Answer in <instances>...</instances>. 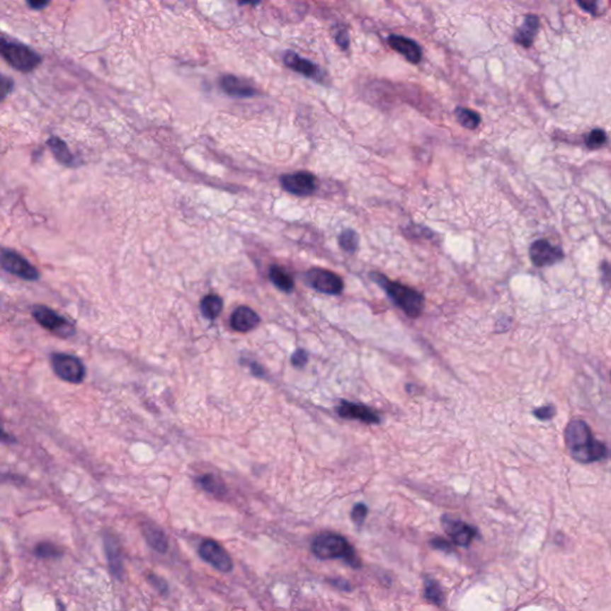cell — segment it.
I'll list each match as a JSON object with an SVG mask.
<instances>
[{
    "instance_id": "obj_1",
    "label": "cell",
    "mask_w": 611,
    "mask_h": 611,
    "mask_svg": "<svg viewBox=\"0 0 611 611\" xmlns=\"http://www.w3.org/2000/svg\"><path fill=\"white\" fill-rule=\"evenodd\" d=\"M565 443L571 456L578 462H597L609 455L607 447L593 437L590 426L581 419H573L566 426Z\"/></svg>"
},
{
    "instance_id": "obj_2",
    "label": "cell",
    "mask_w": 611,
    "mask_h": 611,
    "mask_svg": "<svg viewBox=\"0 0 611 611\" xmlns=\"http://www.w3.org/2000/svg\"><path fill=\"white\" fill-rule=\"evenodd\" d=\"M370 278H372V281L380 285L381 288L386 290L388 297H391V300L407 316H410L412 319L421 316L424 306H426V299L421 292L407 287V285H401L399 282L389 281L386 276L381 275L380 273H372Z\"/></svg>"
},
{
    "instance_id": "obj_3",
    "label": "cell",
    "mask_w": 611,
    "mask_h": 611,
    "mask_svg": "<svg viewBox=\"0 0 611 611\" xmlns=\"http://www.w3.org/2000/svg\"><path fill=\"white\" fill-rule=\"evenodd\" d=\"M312 552L321 560L343 559L353 567L360 566V559L353 547L346 537L334 532H321L316 536L312 543Z\"/></svg>"
},
{
    "instance_id": "obj_4",
    "label": "cell",
    "mask_w": 611,
    "mask_h": 611,
    "mask_svg": "<svg viewBox=\"0 0 611 611\" xmlns=\"http://www.w3.org/2000/svg\"><path fill=\"white\" fill-rule=\"evenodd\" d=\"M0 50L5 60L21 72H30L41 62V57L29 47L15 42H6L4 38L1 40Z\"/></svg>"
},
{
    "instance_id": "obj_5",
    "label": "cell",
    "mask_w": 611,
    "mask_h": 611,
    "mask_svg": "<svg viewBox=\"0 0 611 611\" xmlns=\"http://www.w3.org/2000/svg\"><path fill=\"white\" fill-rule=\"evenodd\" d=\"M33 315L41 326L60 338H69L76 333V329L72 323H69V320L46 306H35Z\"/></svg>"
},
{
    "instance_id": "obj_6",
    "label": "cell",
    "mask_w": 611,
    "mask_h": 611,
    "mask_svg": "<svg viewBox=\"0 0 611 611\" xmlns=\"http://www.w3.org/2000/svg\"><path fill=\"white\" fill-rule=\"evenodd\" d=\"M52 367L61 380L71 384H80L85 377V367L79 358L67 353H54Z\"/></svg>"
},
{
    "instance_id": "obj_7",
    "label": "cell",
    "mask_w": 611,
    "mask_h": 611,
    "mask_svg": "<svg viewBox=\"0 0 611 611\" xmlns=\"http://www.w3.org/2000/svg\"><path fill=\"white\" fill-rule=\"evenodd\" d=\"M306 281L316 292L329 294V295H339L344 289V283L338 275L321 268L308 270L306 273Z\"/></svg>"
},
{
    "instance_id": "obj_8",
    "label": "cell",
    "mask_w": 611,
    "mask_h": 611,
    "mask_svg": "<svg viewBox=\"0 0 611 611\" xmlns=\"http://www.w3.org/2000/svg\"><path fill=\"white\" fill-rule=\"evenodd\" d=\"M198 553L205 561L215 567L217 571L229 573L233 570V561L224 547L214 539H205L201 543Z\"/></svg>"
},
{
    "instance_id": "obj_9",
    "label": "cell",
    "mask_w": 611,
    "mask_h": 611,
    "mask_svg": "<svg viewBox=\"0 0 611 611\" xmlns=\"http://www.w3.org/2000/svg\"><path fill=\"white\" fill-rule=\"evenodd\" d=\"M281 185L287 193L297 196H309L314 194L318 188V183L314 175L309 172H295L283 175L281 178Z\"/></svg>"
},
{
    "instance_id": "obj_10",
    "label": "cell",
    "mask_w": 611,
    "mask_h": 611,
    "mask_svg": "<svg viewBox=\"0 0 611 611\" xmlns=\"http://www.w3.org/2000/svg\"><path fill=\"white\" fill-rule=\"evenodd\" d=\"M1 266L5 271L15 275L17 278H23L25 281H36L38 278V271L35 269V266L31 265L27 259L13 251L3 250Z\"/></svg>"
},
{
    "instance_id": "obj_11",
    "label": "cell",
    "mask_w": 611,
    "mask_h": 611,
    "mask_svg": "<svg viewBox=\"0 0 611 611\" xmlns=\"http://www.w3.org/2000/svg\"><path fill=\"white\" fill-rule=\"evenodd\" d=\"M532 262L539 268L553 265L564 258V252L560 247L552 245L549 241L541 239L532 244L529 251Z\"/></svg>"
},
{
    "instance_id": "obj_12",
    "label": "cell",
    "mask_w": 611,
    "mask_h": 611,
    "mask_svg": "<svg viewBox=\"0 0 611 611\" xmlns=\"http://www.w3.org/2000/svg\"><path fill=\"white\" fill-rule=\"evenodd\" d=\"M443 528L452 539V542L457 546H469L476 536V529L474 527L464 523L462 520H452L448 517L443 518Z\"/></svg>"
},
{
    "instance_id": "obj_13",
    "label": "cell",
    "mask_w": 611,
    "mask_h": 611,
    "mask_svg": "<svg viewBox=\"0 0 611 611\" xmlns=\"http://www.w3.org/2000/svg\"><path fill=\"white\" fill-rule=\"evenodd\" d=\"M337 412L342 418L363 421L367 424H377L380 421V418L375 411L365 406L363 404L351 403V401L343 400L341 401V405L337 407Z\"/></svg>"
},
{
    "instance_id": "obj_14",
    "label": "cell",
    "mask_w": 611,
    "mask_h": 611,
    "mask_svg": "<svg viewBox=\"0 0 611 611\" xmlns=\"http://www.w3.org/2000/svg\"><path fill=\"white\" fill-rule=\"evenodd\" d=\"M388 45L392 50L401 54L411 64H419L423 57V50L417 42L409 38L399 36V35H391L387 38Z\"/></svg>"
},
{
    "instance_id": "obj_15",
    "label": "cell",
    "mask_w": 611,
    "mask_h": 611,
    "mask_svg": "<svg viewBox=\"0 0 611 611\" xmlns=\"http://www.w3.org/2000/svg\"><path fill=\"white\" fill-rule=\"evenodd\" d=\"M231 327L238 332H249L258 326L261 323L259 315L253 309L246 306L236 308L231 315Z\"/></svg>"
},
{
    "instance_id": "obj_16",
    "label": "cell",
    "mask_w": 611,
    "mask_h": 611,
    "mask_svg": "<svg viewBox=\"0 0 611 611\" xmlns=\"http://www.w3.org/2000/svg\"><path fill=\"white\" fill-rule=\"evenodd\" d=\"M285 65L288 66L289 69L295 71V72L304 74L308 78H314V79H320V69L318 66L314 65L311 60H307L304 57H300L299 54L288 50L285 52L283 57Z\"/></svg>"
},
{
    "instance_id": "obj_17",
    "label": "cell",
    "mask_w": 611,
    "mask_h": 611,
    "mask_svg": "<svg viewBox=\"0 0 611 611\" xmlns=\"http://www.w3.org/2000/svg\"><path fill=\"white\" fill-rule=\"evenodd\" d=\"M221 88L227 95L236 98H249L256 95L255 88L246 80L236 76H224L220 80Z\"/></svg>"
},
{
    "instance_id": "obj_18",
    "label": "cell",
    "mask_w": 611,
    "mask_h": 611,
    "mask_svg": "<svg viewBox=\"0 0 611 611\" xmlns=\"http://www.w3.org/2000/svg\"><path fill=\"white\" fill-rule=\"evenodd\" d=\"M104 549L107 552L111 573L118 579H121L123 576V560H122L121 548L118 539H115L114 536H104Z\"/></svg>"
},
{
    "instance_id": "obj_19",
    "label": "cell",
    "mask_w": 611,
    "mask_h": 611,
    "mask_svg": "<svg viewBox=\"0 0 611 611\" xmlns=\"http://www.w3.org/2000/svg\"><path fill=\"white\" fill-rule=\"evenodd\" d=\"M142 532H144V539L154 551L161 554L166 553L169 549V541L161 529L158 528L154 524H146Z\"/></svg>"
},
{
    "instance_id": "obj_20",
    "label": "cell",
    "mask_w": 611,
    "mask_h": 611,
    "mask_svg": "<svg viewBox=\"0 0 611 611\" xmlns=\"http://www.w3.org/2000/svg\"><path fill=\"white\" fill-rule=\"evenodd\" d=\"M537 28H539V19H537V17L536 16H528L525 18V21H524L523 25L518 29L517 34L515 35V41L523 47L532 46Z\"/></svg>"
},
{
    "instance_id": "obj_21",
    "label": "cell",
    "mask_w": 611,
    "mask_h": 611,
    "mask_svg": "<svg viewBox=\"0 0 611 611\" xmlns=\"http://www.w3.org/2000/svg\"><path fill=\"white\" fill-rule=\"evenodd\" d=\"M270 281L276 285L282 292H289L294 289V281L292 276L289 275L281 266L273 265L269 270Z\"/></svg>"
},
{
    "instance_id": "obj_22",
    "label": "cell",
    "mask_w": 611,
    "mask_h": 611,
    "mask_svg": "<svg viewBox=\"0 0 611 611\" xmlns=\"http://www.w3.org/2000/svg\"><path fill=\"white\" fill-rule=\"evenodd\" d=\"M200 307H201L202 314L205 318L214 320L220 315L224 304H222V299L219 295L209 294L202 299Z\"/></svg>"
},
{
    "instance_id": "obj_23",
    "label": "cell",
    "mask_w": 611,
    "mask_h": 611,
    "mask_svg": "<svg viewBox=\"0 0 611 611\" xmlns=\"http://www.w3.org/2000/svg\"><path fill=\"white\" fill-rule=\"evenodd\" d=\"M198 482L203 490L208 493L213 494L215 497H224L227 493V489L224 482L219 476L214 474H205L198 479Z\"/></svg>"
},
{
    "instance_id": "obj_24",
    "label": "cell",
    "mask_w": 611,
    "mask_h": 611,
    "mask_svg": "<svg viewBox=\"0 0 611 611\" xmlns=\"http://www.w3.org/2000/svg\"><path fill=\"white\" fill-rule=\"evenodd\" d=\"M47 144L50 146V151L53 152L54 156L57 158L61 164L64 165H71L73 163L72 153L69 152L67 144L59 137H50V140L47 141Z\"/></svg>"
},
{
    "instance_id": "obj_25",
    "label": "cell",
    "mask_w": 611,
    "mask_h": 611,
    "mask_svg": "<svg viewBox=\"0 0 611 611\" xmlns=\"http://www.w3.org/2000/svg\"><path fill=\"white\" fill-rule=\"evenodd\" d=\"M456 120L459 121V125L467 128V130H475L478 128L481 118L478 113L468 109V108L457 107L455 109Z\"/></svg>"
},
{
    "instance_id": "obj_26",
    "label": "cell",
    "mask_w": 611,
    "mask_h": 611,
    "mask_svg": "<svg viewBox=\"0 0 611 611\" xmlns=\"http://www.w3.org/2000/svg\"><path fill=\"white\" fill-rule=\"evenodd\" d=\"M339 246L342 247V250L349 253L356 252L358 243H360V236L353 229H344L341 233L338 238Z\"/></svg>"
},
{
    "instance_id": "obj_27",
    "label": "cell",
    "mask_w": 611,
    "mask_h": 611,
    "mask_svg": "<svg viewBox=\"0 0 611 611\" xmlns=\"http://www.w3.org/2000/svg\"><path fill=\"white\" fill-rule=\"evenodd\" d=\"M426 600L436 605H442L445 602V595L443 590L440 588V584L436 581H426V593H424Z\"/></svg>"
},
{
    "instance_id": "obj_28",
    "label": "cell",
    "mask_w": 611,
    "mask_h": 611,
    "mask_svg": "<svg viewBox=\"0 0 611 611\" xmlns=\"http://www.w3.org/2000/svg\"><path fill=\"white\" fill-rule=\"evenodd\" d=\"M35 554L38 555V558H57L61 555V552L53 543H40L35 548Z\"/></svg>"
},
{
    "instance_id": "obj_29",
    "label": "cell",
    "mask_w": 611,
    "mask_h": 611,
    "mask_svg": "<svg viewBox=\"0 0 611 611\" xmlns=\"http://www.w3.org/2000/svg\"><path fill=\"white\" fill-rule=\"evenodd\" d=\"M605 142H607V135L603 130H593L586 139V144L588 149H600Z\"/></svg>"
},
{
    "instance_id": "obj_30",
    "label": "cell",
    "mask_w": 611,
    "mask_h": 611,
    "mask_svg": "<svg viewBox=\"0 0 611 611\" xmlns=\"http://www.w3.org/2000/svg\"><path fill=\"white\" fill-rule=\"evenodd\" d=\"M367 515H368V508L365 504L355 505V508L351 511V518L356 524L363 523Z\"/></svg>"
},
{
    "instance_id": "obj_31",
    "label": "cell",
    "mask_w": 611,
    "mask_h": 611,
    "mask_svg": "<svg viewBox=\"0 0 611 611\" xmlns=\"http://www.w3.org/2000/svg\"><path fill=\"white\" fill-rule=\"evenodd\" d=\"M556 413V410L553 405H546V406L539 407L534 411L536 418H539V421H549L554 417Z\"/></svg>"
},
{
    "instance_id": "obj_32",
    "label": "cell",
    "mask_w": 611,
    "mask_h": 611,
    "mask_svg": "<svg viewBox=\"0 0 611 611\" xmlns=\"http://www.w3.org/2000/svg\"><path fill=\"white\" fill-rule=\"evenodd\" d=\"M308 362V353L304 351V350L299 349L295 351V353H292V363L294 367H297V368H302L304 365H307Z\"/></svg>"
},
{
    "instance_id": "obj_33",
    "label": "cell",
    "mask_w": 611,
    "mask_h": 611,
    "mask_svg": "<svg viewBox=\"0 0 611 611\" xmlns=\"http://www.w3.org/2000/svg\"><path fill=\"white\" fill-rule=\"evenodd\" d=\"M149 581L151 584L159 591L160 593H166L169 591V586L161 578L156 577V574H151L149 577Z\"/></svg>"
},
{
    "instance_id": "obj_34",
    "label": "cell",
    "mask_w": 611,
    "mask_h": 611,
    "mask_svg": "<svg viewBox=\"0 0 611 611\" xmlns=\"http://www.w3.org/2000/svg\"><path fill=\"white\" fill-rule=\"evenodd\" d=\"M336 42L342 50H346L349 47V35L346 30H339L336 36Z\"/></svg>"
},
{
    "instance_id": "obj_35",
    "label": "cell",
    "mask_w": 611,
    "mask_h": 611,
    "mask_svg": "<svg viewBox=\"0 0 611 611\" xmlns=\"http://www.w3.org/2000/svg\"><path fill=\"white\" fill-rule=\"evenodd\" d=\"M431 544H433V548H437V549H440V551L452 552V544L447 542L445 539L437 537V539H433L431 541Z\"/></svg>"
},
{
    "instance_id": "obj_36",
    "label": "cell",
    "mask_w": 611,
    "mask_h": 611,
    "mask_svg": "<svg viewBox=\"0 0 611 611\" xmlns=\"http://www.w3.org/2000/svg\"><path fill=\"white\" fill-rule=\"evenodd\" d=\"M1 84H3V97H6L8 95V92L12 90V85H13V81L11 79H8L6 76H3V79H1Z\"/></svg>"
},
{
    "instance_id": "obj_37",
    "label": "cell",
    "mask_w": 611,
    "mask_h": 611,
    "mask_svg": "<svg viewBox=\"0 0 611 611\" xmlns=\"http://www.w3.org/2000/svg\"><path fill=\"white\" fill-rule=\"evenodd\" d=\"M603 282L604 283H609L611 281V266L607 265V264H603Z\"/></svg>"
},
{
    "instance_id": "obj_38",
    "label": "cell",
    "mask_w": 611,
    "mask_h": 611,
    "mask_svg": "<svg viewBox=\"0 0 611 611\" xmlns=\"http://www.w3.org/2000/svg\"><path fill=\"white\" fill-rule=\"evenodd\" d=\"M47 5H48V3H47V1H30V3H29V6L35 8V10H38V8H45V6H47Z\"/></svg>"
},
{
    "instance_id": "obj_39",
    "label": "cell",
    "mask_w": 611,
    "mask_h": 611,
    "mask_svg": "<svg viewBox=\"0 0 611 611\" xmlns=\"http://www.w3.org/2000/svg\"><path fill=\"white\" fill-rule=\"evenodd\" d=\"M579 5H581V8H586V6H588V4H586V3H579ZM588 5H590V8H593V10H596V8H595V6H596V4H595V3H593H593H590V4Z\"/></svg>"
},
{
    "instance_id": "obj_40",
    "label": "cell",
    "mask_w": 611,
    "mask_h": 611,
    "mask_svg": "<svg viewBox=\"0 0 611 611\" xmlns=\"http://www.w3.org/2000/svg\"><path fill=\"white\" fill-rule=\"evenodd\" d=\"M610 375H611V374H610Z\"/></svg>"
}]
</instances>
